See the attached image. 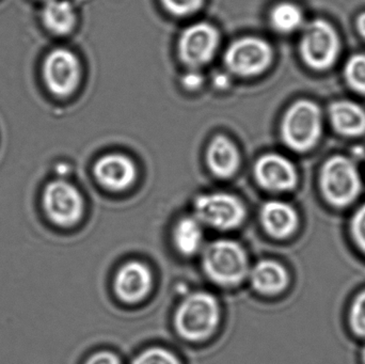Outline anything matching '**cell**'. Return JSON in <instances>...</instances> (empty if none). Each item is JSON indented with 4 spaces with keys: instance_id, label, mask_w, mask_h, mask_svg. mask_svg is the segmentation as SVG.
<instances>
[{
    "instance_id": "cell-3",
    "label": "cell",
    "mask_w": 365,
    "mask_h": 364,
    "mask_svg": "<svg viewBox=\"0 0 365 364\" xmlns=\"http://www.w3.org/2000/svg\"><path fill=\"white\" fill-rule=\"evenodd\" d=\"M321 188L326 200L334 207L351 204L361 190V180L354 162L343 156L327 160L322 169Z\"/></svg>"
},
{
    "instance_id": "cell-16",
    "label": "cell",
    "mask_w": 365,
    "mask_h": 364,
    "mask_svg": "<svg viewBox=\"0 0 365 364\" xmlns=\"http://www.w3.org/2000/svg\"><path fill=\"white\" fill-rule=\"evenodd\" d=\"M206 162L216 177L227 179L237 170L240 162V153L229 138L217 136L208 145Z\"/></svg>"
},
{
    "instance_id": "cell-6",
    "label": "cell",
    "mask_w": 365,
    "mask_h": 364,
    "mask_svg": "<svg viewBox=\"0 0 365 364\" xmlns=\"http://www.w3.org/2000/svg\"><path fill=\"white\" fill-rule=\"evenodd\" d=\"M339 51L338 34L328 21L315 19L307 26L300 44V53L310 68L327 70L338 58Z\"/></svg>"
},
{
    "instance_id": "cell-5",
    "label": "cell",
    "mask_w": 365,
    "mask_h": 364,
    "mask_svg": "<svg viewBox=\"0 0 365 364\" xmlns=\"http://www.w3.org/2000/svg\"><path fill=\"white\" fill-rule=\"evenodd\" d=\"M42 207L47 219L59 228H72L83 214L81 192L66 180L47 183L42 194Z\"/></svg>"
},
{
    "instance_id": "cell-25",
    "label": "cell",
    "mask_w": 365,
    "mask_h": 364,
    "mask_svg": "<svg viewBox=\"0 0 365 364\" xmlns=\"http://www.w3.org/2000/svg\"><path fill=\"white\" fill-rule=\"evenodd\" d=\"M351 234L358 247L365 254V204L354 215L351 220Z\"/></svg>"
},
{
    "instance_id": "cell-8",
    "label": "cell",
    "mask_w": 365,
    "mask_h": 364,
    "mask_svg": "<svg viewBox=\"0 0 365 364\" xmlns=\"http://www.w3.org/2000/svg\"><path fill=\"white\" fill-rule=\"evenodd\" d=\"M43 80L48 91L58 98L70 96L81 80V64L76 55L66 48L49 51L43 61Z\"/></svg>"
},
{
    "instance_id": "cell-21",
    "label": "cell",
    "mask_w": 365,
    "mask_h": 364,
    "mask_svg": "<svg viewBox=\"0 0 365 364\" xmlns=\"http://www.w3.org/2000/svg\"><path fill=\"white\" fill-rule=\"evenodd\" d=\"M347 83L355 91L365 94V55L351 57L345 66Z\"/></svg>"
},
{
    "instance_id": "cell-28",
    "label": "cell",
    "mask_w": 365,
    "mask_h": 364,
    "mask_svg": "<svg viewBox=\"0 0 365 364\" xmlns=\"http://www.w3.org/2000/svg\"><path fill=\"white\" fill-rule=\"evenodd\" d=\"M215 85L219 88H225L227 85H229V79L227 78V76L225 75H219L216 79H215Z\"/></svg>"
},
{
    "instance_id": "cell-12",
    "label": "cell",
    "mask_w": 365,
    "mask_h": 364,
    "mask_svg": "<svg viewBox=\"0 0 365 364\" xmlns=\"http://www.w3.org/2000/svg\"><path fill=\"white\" fill-rule=\"evenodd\" d=\"M152 282L150 269L143 263L133 261L124 264L115 275V292L124 303H138L149 294Z\"/></svg>"
},
{
    "instance_id": "cell-23",
    "label": "cell",
    "mask_w": 365,
    "mask_h": 364,
    "mask_svg": "<svg viewBox=\"0 0 365 364\" xmlns=\"http://www.w3.org/2000/svg\"><path fill=\"white\" fill-rule=\"evenodd\" d=\"M132 364H181L179 359L164 348H154L145 350L136 357Z\"/></svg>"
},
{
    "instance_id": "cell-20",
    "label": "cell",
    "mask_w": 365,
    "mask_h": 364,
    "mask_svg": "<svg viewBox=\"0 0 365 364\" xmlns=\"http://www.w3.org/2000/svg\"><path fill=\"white\" fill-rule=\"evenodd\" d=\"M304 16L299 6L291 2H282L272 9L270 21L277 31L289 33L302 26Z\"/></svg>"
},
{
    "instance_id": "cell-24",
    "label": "cell",
    "mask_w": 365,
    "mask_h": 364,
    "mask_svg": "<svg viewBox=\"0 0 365 364\" xmlns=\"http://www.w3.org/2000/svg\"><path fill=\"white\" fill-rule=\"evenodd\" d=\"M165 8L177 16H186L199 10L204 0H162Z\"/></svg>"
},
{
    "instance_id": "cell-4",
    "label": "cell",
    "mask_w": 365,
    "mask_h": 364,
    "mask_svg": "<svg viewBox=\"0 0 365 364\" xmlns=\"http://www.w3.org/2000/svg\"><path fill=\"white\" fill-rule=\"evenodd\" d=\"M322 115L319 107L310 100H298L283 118L282 138L291 149L308 151L321 136Z\"/></svg>"
},
{
    "instance_id": "cell-30",
    "label": "cell",
    "mask_w": 365,
    "mask_h": 364,
    "mask_svg": "<svg viewBox=\"0 0 365 364\" xmlns=\"http://www.w3.org/2000/svg\"><path fill=\"white\" fill-rule=\"evenodd\" d=\"M361 358H362V363H364V364H365V346H364V350H362Z\"/></svg>"
},
{
    "instance_id": "cell-15",
    "label": "cell",
    "mask_w": 365,
    "mask_h": 364,
    "mask_svg": "<svg viewBox=\"0 0 365 364\" xmlns=\"http://www.w3.org/2000/svg\"><path fill=\"white\" fill-rule=\"evenodd\" d=\"M251 284L257 293L266 296L280 294L289 284L287 269L274 261H261L250 274Z\"/></svg>"
},
{
    "instance_id": "cell-31",
    "label": "cell",
    "mask_w": 365,
    "mask_h": 364,
    "mask_svg": "<svg viewBox=\"0 0 365 364\" xmlns=\"http://www.w3.org/2000/svg\"><path fill=\"white\" fill-rule=\"evenodd\" d=\"M44 1H46V0H44Z\"/></svg>"
},
{
    "instance_id": "cell-27",
    "label": "cell",
    "mask_w": 365,
    "mask_h": 364,
    "mask_svg": "<svg viewBox=\"0 0 365 364\" xmlns=\"http://www.w3.org/2000/svg\"><path fill=\"white\" fill-rule=\"evenodd\" d=\"M182 83L187 89L195 90L201 87L202 83H203V77H202V75L199 74V73H187V74L182 77Z\"/></svg>"
},
{
    "instance_id": "cell-9",
    "label": "cell",
    "mask_w": 365,
    "mask_h": 364,
    "mask_svg": "<svg viewBox=\"0 0 365 364\" xmlns=\"http://www.w3.org/2000/svg\"><path fill=\"white\" fill-rule=\"evenodd\" d=\"M272 49L264 40L244 38L230 45L225 62L230 72L238 76L249 77L261 74L269 66Z\"/></svg>"
},
{
    "instance_id": "cell-22",
    "label": "cell",
    "mask_w": 365,
    "mask_h": 364,
    "mask_svg": "<svg viewBox=\"0 0 365 364\" xmlns=\"http://www.w3.org/2000/svg\"><path fill=\"white\" fill-rule=\"evenodd\" d=\"M349 323L355 335L365 338V290L354 299L349 312Z\"/></svg>"
},
{
    "instance_id": "cell-1",
    "label": "cell",
    "mask_w": 365,
    "mask_h": 364,
    "mask_svg": "<svg viewBox=\"0 0 365 364\" xmlns=\"http://www.w3.org/2000/svg\"><path fill=\"white\" fill-rule=\"evenodd\" d=\"M219 318V305L212 295L192 293L180 303L175 312V326L182 339L201 341L214 333Z\"/></svg>"
},
{
    "instance_id": "cell-26",
    "label": "cell",
    "mask_w": 365,
    "mask_h": 364,
    "mask_svg": "<svg viewBox=\"0 0 365 364\" xmlns=\"http://www.w3.org/2000/svg\"><path fill=\"white\" fill-rule=\"evenodd\" d=\"M86 364H121L115 355L108 352H101L88 359Z\"/></svg>"
},
{
    "instance_id": "cell-10",
    "label": "cell",
    "mask_w": 365,
    "mask_h": 364,
    "mask_svg": "<svg viewBox=\"0 0 365 364\" xmlns=\"http://www.w3.org/2000/svg\"><path fill=\"white\" fill-rule=\"evenodd\" d=\"M218 42V32L212 25L195 24L182 32L179 43L180 57L192 68L204 66L214 57Z\"/></svg>"
},
{
    "instance_id": "cell-7",
    "label": "cell",
    "mask_w": 365,
    "mask_h": 364,
    "mask_svg": "<svg viewBox=\"0 0 365 364\" xmlns=\"http://www.w3.org/2000/svg\"><path fill=\"white\" fill-rule=\"evenodd\" d=\"M195 218L217 230H232L244 222L246 209L236 197L225 192L201 194L195 201Z\"/></svg>"
},
{
    "instance_id": "cell-29",
    "label": "cell",
    "mask_w": 365,
    "mask_h": 364,
    "mask_svg": "<svg viewBox=\"0 0 365 364\" xmlns=\"http://www.w3.org/2000/svg\"><path fill=\"white\" fill-rule=\"evenodd\" d=\"M357 25L360 33L365 38V12L360 15L359 19H358Z\"/></svg>"
},
{
    "instance_id": "cell-11",
    "label": "cell",
    "mask_w": 365,
    "mask_h": 364,
    "mask_svg": "<svg viewBox=\"0 0 365 364\" xmlns=\"http://www.w3.org/2000/svg\"><path fill=\"white\" fill-rule=\"evenodd\" d=\"M255 175L259 185L272 192H287L297 184L295 167L279 154L262 156L255 164Z\"/></svg>"
},
{
    "instance_id": "cell-13",
    "label": "cell",
    "mask_w": 365,
    "mask_h": 364,
    "mask_svg": "<svg viewBox=\"0 0 365 364\" xmlns=\"http://www.w3.org/2000/svg\"><path fill=\"white\" fill-rule=\"evenodd\" d=\"M96 180L104 187L115 192L130 187L137 177L134 162L121 154L103 156L94 166Z\"/></svg>"
},
{
    "instance_id": "cell-19",
    "label": "cell",
    "mask_w": 365,
    "mask_h": 364,
    "mask_svg": "<svg viewBox=\"0 0 365 364\" xmlns=\"http://www.w3.org/2000/svg\"><path fill=\"white\" fill-rule=\"evenodd\" d=\"M203 241L201 222L193 217H185L178 222L173 231V243L182 256H190L197 254Z\"/></svg>"
},
{
    "instance_id": "cell-18",
    "label": "cell",
    "mask_w": 365,
    "mask_h": 364,
    "mask_svg": "<svg viewBox=\"0 0 365 364\" xmlns=\"http://www.w3.org/2000/svg\"><path fill=\"white\" fill-rule=\"evenodd\" d=\"M42 21L51 33L66 36L74 29L76 13L68 0H46L42 9Z\"/></svg>"
},
{
    "instance_id": "cell-14",
    "label": "cell",
    "mask_w": 365,
    "mask_h": 364,
    "mask_svg": "<svg viewBox=\"0 0 365 364\" xmlns=\"http://www.w3.org/2000/svg\"><path fill=\"white\" fill-rule=\"evenodd\" d=\"M264 229L274 239H287L297 229L299 219L295 209L282 201H269L262 207Z\"/></svg>"
},
{
    "instance_id": "cell-2",
    "label": "cell",
    "mask_w": 365,
    "mask_h": 364,
    "mask_svg": "<svg viewBox=\"0 0 365 364\" xmlns=\"http://www.w3.org/2000/svg\"><path fill=\"white\" fill-rule=\"evenodd\" d=\"M204 273L215 284L222 286L240 284L248 273V259L242 246L220 239L210 244L202 256Z\"/></svg>"
},
{
    "instance_id": "cell-17",
    "label": "cell",
    "mask_w": 365,
    "mask_h": 364,
    "mask_svg": "<svg viewBox=\"0 0 365 364\" xmlns=\"http://www.w3.org/2000/svg\"><path fill=\"white\" fill-rule=\"evenodd\" d=\"M334 130L345 136H359L365 132V111L349 100H338L329 108Z\"/></svg>"
}]
</instances>
